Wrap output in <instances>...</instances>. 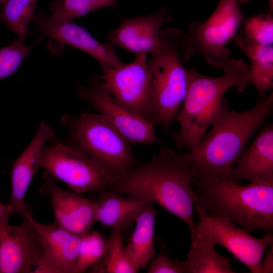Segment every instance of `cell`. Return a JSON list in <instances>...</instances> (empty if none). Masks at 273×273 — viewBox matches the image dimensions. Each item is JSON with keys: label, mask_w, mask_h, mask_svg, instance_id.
<instances>
[{"label": "cell", "mask_w": 273, "mask_h": 273, "mask_svg": "<svg viewBox=\"0 0 273 273\" xmlns=\"http://www.w3.org/2000/svg\"><path fill=\"white\" fill-rule=\"evenodd\" d=\"M195 173L188 151L178 153L163 148L148 162L120 177L114 189L157 203L178 217L188 225L192 242L197 232L193 219L196 200L192 189Z\"/></svg>", "instance_id": "cell-1"}, {"label": "cell", "mask_w": 273, "mask_h": 273, "mask_svg": "<svg viewBox=\"0 0 273 273\" xmlns=\"http://www.w3.org/2000/svg\"><path fill=\"white\" fill-rule=\"evenodd\" d=\"M272 104V92L243 112L230 109L225 98L196 150H188L195 170L194 180H229L250 139L270 115Z\"/></svg>", "instance_id": "cell-2"}, {"label": "cell", "mask_w": 273, "mask_h": 273, "mask_svg": "<svg viewBox=\"0 0 273 273\" xmlns=\"http://www.w3.org/2000/svg\"><path fill=\"white\" fill-rule=\"evenodd\" d=\"M223 74L211 77L193 67L187 69L188 89L176 115L178 130L172 135L176 147L194 151L211 126L224 100V95L236 87L242 93L250 83L249 66L243 60L230 59L222 68Z\"/></svg>", "instance_id": "cell-3"}, {"label": "cell", "mask_w": 273, "mask_h": 273, "mask_svg": "<svg viewBox=\"0 0 273 273\" xmlns=\"http://www.w3.org/2000/svg\"><path fill=\"white\" fill-rule=\"evenodd\" d=\"M196 203L208 215L225 217L248 232L273 231V182L240 185L222 180H193Z\"/></svg>", "instance_id": "cell-4"}, {"label": "cell", "mask_w": 273, "mask_h": 273, "mask_svg": "<svg viewBox=\"0 0 273 273\" xmlns=\"http://www.w3.org/2000/svg\"><path fill=\"white\" fill-rule=\"evenodd\" d=\"M159 36V44L150 54L147 66L153 107L158 122L166 131L175 120L186 96L188 77L184 65L192 54L179 30L162 29Z\"/></svg>", "instance_id": "cell-5"}, {"label": "cell", "mask_w": 273, "mask_h": 273, "mask_svg": "<svg viewBox=\"0 0 273 273\" xmlns=\"http://www.w3.org/2000/svg\"><path fill=\"white\" fill-rule=\"evenodd\" d=\"M62 124L68 143L81 149L120 177L138 165L130 144L104 116L84 112L65 114Z\"/></svg>", "instance_id": "cell-6"}, {"label": "cell", "mask_w": 273, "mask_h": 273, "mask_svg": "<svg viewBox=\"0 0 273 273\" xmlns=\"http://www.w3.org/2000/svg\"><path fill=\"white\" fill-rule=\"evenodd\" d=\"M50 142L42 149L40 169L80 194L114 189L119 175L72 144L55 138Z\"/></svg>", "instance_id": "cell-7"}, {"label": "cell", "mask_w": 273, "mask_h": 273, "mask_svg": "<svg viewBox=\"0 0 273 273\" xmlns=\"http://www.w3.org/2000/svg\"><path fill=\"white\" fill-rule=\"evenodd\" d=\"M237 0H219L215 9L204 21L191 23L184 41L192 55L202 56L210 65L222 68L231 59L227 45L243 22Z\"/></svg>", "instance_id": "cell-8"}, {"label": "cell", "mask_w": 273, "mask_h": 273, "mask_svg": "<svg viewBox=\"0 0 273 273\" xmlns=\"http://www.w3.org/2000/svg\"><path fill=\"white\" fill-rule=\"evenodd\" d=\"M147 57L138 55L130 63L103 69L100 77L118 103L154 125L158 122L153 107Z\"/></svg>", "instance_id": "cell-9"}, {"label": "cell", "mask_w": 273, "mask_h": 273, "mask_svg": "<svg viewBox=\"0 0 273 273\" xmlns=\"http://www.w3.org/2000/svg\"><path fill=\"white\" fill-rule=\"evenodd\" d=\"M194 209L199 216L196 238L223 246L254 273L267 248L273 246L272 233L256 238L225 217L208 215L196 204Z\"/></svg>", "instance_id": "cell-10"}, {"label": "cell", "mask_w": 273, "mask_h": 273, "mask_svg": "<svg viewBox=\"0 0 273 273\" xmlns=\"http://www.w3.org/2000/svg\"><path fill=\"white\" fill-rule=\"evenodd\" d=\"M76 95L104 116L130 144L160 143L154 125L118 103L100 76H90L87 86L77 83Z\"/></svg>", "instance_id": "cell-11"}, {"label": "cell", "mask_w": 273, "mask_h": 273, "mask_svg": "<svg viewBox=\"0 0 273 273\" xmlns=\"http://www.w3.org/2000/svg\"><path fill=\"white\" fill-rule=\"evenodd\" d=\"M32 22L37 29L49 38L48 48L53 55L61 53L65 46L76 48L95 59L102 70L120 63L115 48L109 42L97 40L84 28L71 21L55 22L48 15H35Z\"/></svg>", "instance_id": "cell-12"}, {"label": "cell", "mask_w": 273, "mask_h": 273, "mask_svg": "<svg viewBox=\"0 0 273 273\" xmlns=\"http://www.w3.org/2000/svg\"><path fill=\"white\" fill-rule=\"evenodd\" d=\"M29 217L40 243L41 250L32 272L73 273L81 236L74 234L55 222L43 224Z\"/></svg>", "instance_id": "cell-13"}, {"label": "cell", "mask_w": 273, "mask_h": 273, "mask_svg": "<svg viewBox=\"0 0 273 273\" xmlns=\"http://www.w3.org/2000/svg\"><path fill=\"white\" fill-rule=\"evenodd\" d=\"M57 181L44 171L40 192L50 199L54 222L74 234L82 236L97 222V202L74 191L60 188Z\"/></svg>", "instance_id": "cell-14"}, {"label": "cell", "mask_w": 273, "mask_h": 273, "mask_svg": "<svg viewBox=\"0 0 273 273\" xmlns=\"http://www.w3.org/2000/svg\"><path fill=\"white\" fill-rule=\"evenodd\" d=\"M26 208L18 225H0V273L32 272L41 250Z\"/></svg>", "instance_id": "cell-15"}, {"label": "cell", "mask_w": 273, "mask_h": 273, "mask_svg": "<svg viewBox=\"0 0 273 273\" xmlns=\"http://www.w3.org/2000/svg\"><path fill=\"white\" fill-rule=\"evenodd\" d=\"M172 17L165 7L157 13L131 18L121 17L115 29L110 30L109 42L114 48L119 47L135 56L151 54L158 46L160 32Z\"/></svg>", "instance_id": "cell-16"}, {"label": "cell", "mask_w": 273, "mask_h": 273, "mask_svg": "<svg viewBox=\"0 0 273 273\" xmlns=\"http://www.w3.org/2000/svg\"><path fill=\"white\" fill-rule=\"evenodd\" d=\"M54 138V130L41 121L29 145L13 162L11 172V192L8 203L12 213L21 215L27 208L24 198L34 175L40 169L42 149Z\"/></svg>", "instance_id": "cell-17"}, {"label": "cell", "mask_w": 273, "mask_h": 273, "mask_svg": "<svg viewBox=\"0 0 273 273\" xmlns=\"http://www.w3.org/2000/svg\"><path fill=\"white\" fill-rule=\"evenodd\" d=\"M273 182V124L267 123L243 153L233 168L228 181L239 184Z\"/></svg>", "instance_id": "cell-18"}, {"label": "cell", "mask_w": 273, "mask_h": 273, "mask_svg": "<svg viewBox=\"0 0 273 273\" xmlns=\"http://www.w3.org/2000/svg\"><path fill=\"white\" fill-rule=\"evenodd\" d=\"M98 194L97 222L122 233L129 229L139 215L152 203L133 195L124 196L114 189Z\"/></svg>", "instance_id": "cell-19"}, {"label": "cell", "mask_w": 273, "mask_h": 273, "mask_svg": "<svg viewBox=\"0 0 273 273\" xmlns=\"http://www.w3.org/2000/svg\"><path fill=\"white\" fill-rule=\"evenodd\" d=\"M156 212L151 205L139 215L125 247L126 259L135 273L145 268L156 254L154 238Z\"/></svg>", "instance_id": "cell-20"}, {"label": "cell", "mask_w": 273, "mask_h": 273, "mask_svg": "<svg viewBox=\"0 0 273 273\" xmlns=\"http://www.w3.org/2000/svg\"><path fill=\"white\" fill-rule=\"evenodd\" d=\"M235 42L251 60L250 83L255 88L259 101L273 88V46H260L237 39Z\"/></svg>", "instance_id": "cell-21"}, {"label": "cell", "mask_w": 273, "mask_h": 273, "mask_svg": "<svg viewBox=\"0 0 273 273\" xmlns=\"http://www.w3.org/2000/svg\"><path fill=\"white\" fill-rule=\"evenodd\" d=\"M180 261L183 273H234L228 258L221 256L214 245L199 238L191 242L185 261Z\"/></svg>", "instance_id": "cell-22"}, {"label": "cell", "mask_w": 273, "mask_h": 273, "mask_svg": "<svg viewBox=\"0 0 273 273\" xmlns=\"http://www.w3.org/2000/svg\"><path fill=\"white\" fill-rule=\"evenodd\" d=\"M37 0H8L0 12V21L23 41L28 35V27L35 16Z\"/></svg>", "instance_id": "cell-23"}, {"label": "cell", "mask_w": 273, "mask_h": 273, "mask_svg": "<svg viewBox=\"0 0 273 273\" xmlns=\"http://www.w3.org/2000/svg\"><path fill=\"white\" fill-rule=\"evenodd\" d=\"M88 270L91 272L135 273L126 259L120 229H111L104 256Z\"/></svg>", "instance_id": "cell-24"}, {"label": "cell", "mask_w": 273, "mask_h": 273, "mask_svg": "<svg viewBox=\"0 0 273 273\" xmlns=\"http://www.w3.org/2000/svg\"><path fill=\"white\" fill-rule=\"evenodd\" d=\"M117 0H57L50 6V19L55 22L71 21L104 7H115Z\"/></svg>", "instance_id": "cell-25"}, {"label": "cell", "mask_w": 273, "mask_h": 273, "mask_svg": "<svg viewBox=\"0 0 273 273\" xmlns=\"http://www.w3.org/2000/svg\"><path fill=\"white\" fill-rule=\"evenodd\" d=\"M244 26L235 38L260 46L273 43L272 14H261L243 20Z\"/></svg>", "instance_id": "cell-26"}, {"label": "cell", "mask_w": 273, "mask_h": 273, "mask_svg": "<svg viewBox=\"0 0 273 273\" xmlns=\"http://www.w3.org/2000/svg\"><path fill=\"white\" fill-rule=\"evenodd\" d=\"M106 241L98 232L89 231L81 237L73 273H82L100 261L104 255Z\"/></svg>", "instance_id": "cell-27"}, {"label": "cell", "mask_w": 273, "mask_h": 273, "mask_svg": "<svg viewBox=\"0 0 273 273\" xmlns=\"http://www.w3.org/2000/svg\"><path fill=\"white\" fill-rule=\"evenodd\" d=\"M42 39H38L30 45L15 39L4 47L0 48V80L13 74L22 62L31 53L33 47Z\"/></svg>", "instance_id": "cell-28"}, {"label": "cell", "mask_w": 273, "mask_h": 273, "mask_svg": "<svg viewBox=\"0 0 273 273\" xmlns=\"http://www.w3.org/2000/svg\"><path fill=\"white\" fill-rule=\"evenodd\" d=\"M165 245L160 242L159 252L147 265L148 273H183L180 261L172 260L165 253Z\"/></svg>", "instance_id": "cell-29"}, {"label": "cell", "mask_w": 273, "mask_h": 273, "mask_svg": "<svg viewBox=\"0 0 273 273\" xmlns=\"http://www.w3.org/2000/svg\"><path fill=\"white\" fill-rule=\"evenodd\" d=\"M273 247L267 252L263 261L261 262L254 273H270L273 272Z\"/></svg>", "instance_id": "cell-30"}, {"label": "cell", "mask_w": 273, "mask_h": 273, "mask_svg": "<svg viewBox=\"0 0 273 273\" xmlns=\"http://www.w3.org/2000/svg\"><path fill=\"white\" fill-rule=\"evenodd\" d=\"M12 214V210L8 203L4 204L0 200V225L9 223L8 219Z\"/></svg>", "instance_id": "cell-31"}, {"label": "cell", "mask_w": 273, "mask_h": 273, "mask_svg": "<svg viewBox=\"0 0 273 273\" xmlns=\"http://www.w3.org/2000/svg\"><path fill=\"white\" fill-rule=\"evenodd\" d=\"M237 1L238 3L243 4V3H247L250 1V0H237Z\"/></svg>", "instance_id": "cell-32"}, {"label": "cell", "mask_w": 273, "mask_h": 273, "mask_svg": "<svg viewBox=\"0 0 273 273\" xmlns=\"http://www.w3.org/2000/svg\"><path fill=\"white\" fill-rule=\"evenodd\" d=\"M8 0H0V5H4Z\"/></svg>", "instance_id": "cell-33"}]
</instances>
